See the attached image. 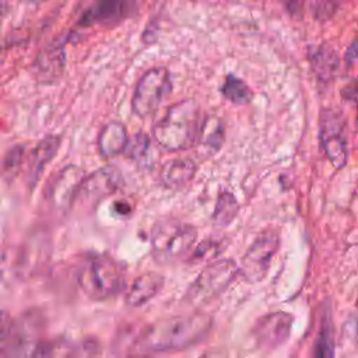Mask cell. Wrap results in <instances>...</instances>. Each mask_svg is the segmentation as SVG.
I'll return each instance as SVG.
<instances>
[{
    "instance_id": "cell-18",
    "label": "cell",
    "mask_w": 358,
    "mask_h": 358,
    "mask_svg": "<svg viewBox=\"0 0 358 358\" xmlns=\"http://www.w3.org/2000/svg\"><path fill=\"white\" fill-rule=\"evenodd\" d=\"M164 287V277L157 271H145L137 275L124 292V302L138 308L151 301Z\"/></svg>"
},
{
    "instance_id": "cell-19",
    "label": "cell",
    "mask_w": 358,
    "mask_h": 358,
    "mask_svg": "<svg viewBox=\"0 0 358 358\" xmlns=\"http://www.w3.org/2000/svg\"><path fill=\"white\" fill-rule=\"evenodd\" d=\"M225 141V126L221 117L208 116L201 120L199 134L196 138V148L199 154L204 158H208L217 154Z\"/></svg>"
},
{
    "instance_id": "cell-15",
    "label": "cell",
    "mask_w": 358,
    "mask_h": 358,
    "mask_svg": "<svg viewBox=\"0 0 358 358\" xmlns=\"http://www.w3.org/2000/svg\"><path fill=\"white\" fill-rule=\"evenodd\" d=\"M309 66L322 84L331 83L340 70V57L336 49L327 43L309 45L306 50Z\"/></svg>"
},
{
    "instance_id": "cell-4",
    "label": "cell",
    "mask_w": 358,
    "mask_h": 358,
    "mask_svg": "<svg viewBox=\"0 0 358 358\" xmlns=\"http://www.w3.org/2000/svg\"><path fill=\"white\" fill-rule=\"evenodd\" d=\"M78 287L91 301H108L116 296L124 285L122 266L112 257H90L78 271Z\"/></svg>"
},
{
    "instance_id": "cell-6",
    "label": "cell",
    "mask_w": 358,
    "mask_h": 358,
    "mask_svg": "<svg viewBox=\"0 0 358 358\" xmlns=\"http://www.w3.org/2000/svg\"><path fill=\"white\" fill-rule=\"evenodd\" d=\"M172 91L168 69L151 67L138 78L131 96V110L138 117L152 115Z\"/></svg>"
},
{
    "instance_id": "cell-5",
    "label": "cell",
    "mask_w": 358,
    "mask_h": 358,
    "mask_svg": "<svg viewBox=\"0 0 358 358\" xmlns=\"http://www.w3.org/2000/svg\"><path fill=\"white\" fill-rule=\"evenodd\" d=\"M238 274L239 266L234 260H214L208 263L189 285L185 301L192 306L206 305L222 294Z\"/></svg>"
},
{
    "instance_id": "cell-29",
    "label": "cell",
    "mask_w": 358,
    "mask_h": 358,
    "mask_svg": "<svg viewBox=\"0 0 358 358\" xmlns=\"http://www.w3.org/2000/svg\"><path fill=\"white\" fill-rule=\"evenodd\" d=\"M200 358H229V357L224 350L214 348V350H208L204 354H201Z\"/></svg>"
},
{
    "instance_id": "cell-33",
    "label": "cell",
    "mask_w": 358,
    "mask_h": 358,
    "mask_svg": "<svg viewBox=\"0 0 358 358\" xmlns=\"http://www.w3.org/2000/svg\"><path fill=\"white\" fill-rule=\"evenodd\" d=\"M25 1H31V3H41V1H45V0H25Z\"/></svg>"
},
{
    "instance_id": "cell-11",
    "label": "cell",
    "mask_w": 358,
    "mask_h": 358,
    "mask_svg": "<svg viewBox=\"0 0 358 358\" xmlns=\"http://www.w3.org/2000/svg\"><path fill=\"white\" fill-rule=\"evenodd\" d=\"M294 317L288 312H271L262 316L255 327L253 337L262 348H277L284 344L291 333Z\"/></svg>"
},
{
    "instance_id": "cell-32",
    "label": "cell",
    "mask_w": 358,
    "mask_h": 358,
    "mask_svg": "<svg viewBox=\"0 0 358 358\" xmlns=\"http://www.w3.org/2000/svg\"><path fill=\"white\" fill-rule=\"evenodd\" d=\"M351 94L358 95V78H357V81H355V85H354V90H352V92H351Z\"/></svg>"
},
{
    "instance_id": "cell-17",
    "label": "cell",
    "mask_w": 358,
    "mask_h": 358,
    "mask_svg": "<svg viewBox=\"0 0 358 358\" xmlns=\"http://www.w3.org/2000/svg\"><path fill=\"white\" fill-rule=\"evenodd\" d=\"M66 66L64 48L60 43H52L43 48L34 60V76L42 83L57 80Z\"/></svg>"
},
{
    "instance_id": "cell-7",
    "label": "cell",
    "mask_w": 358,
    "mask_h": 358,
    "mask_svg": "<svg viewBox=\"0 0 358 358\" xmlns=\"http://www.w3.org/2000/svg\"><path fill=\"white\" fill-rule=\"evenodd\" d=\"M280 246V235L274 228L263 229L248 248L239 266V274L248 282L263 280Z\"/></svg>"
},
{
    "instance_id": "cell-10",
    "label": "cell",
    "mask_w": 358,
    "mask_h": 358,
    "mask_svg": "<svg viewBox=\"0 0 358 358\" xmlns=\"http://www.w3.org/2000/svg\"><path fill=\"white\" fill-rule=\"evenodd\" d=\"M123 183L120 171L112 165L95 169L85 175L77 194V201L85 206H94L108 196L113 194Z\"/></svg>"
},
{
    "instance_id": "cell-3",
    "label": "cell",
    "mask_w": 358,
    "mask_h": 358,
    "mask_svg": "<svg viewBox=\"0 0 358 358\" xmlns=\"http://www.w3.org/2000/svg\"><path fill=\"white\" fill-rule=\"evenodd\" d=\"M197 229L178 218H162L157 221L150 234L151 253L161 264L183 259L194 248Z\"/></svg>"
},
{
    "instance_id": "cell-25",
    "label": "cell",
    "mask_w": 358,
    "mask_h": 358,
    "mask_svg": "<svg viewBox=\"0 0 358 358\" xmlns=\"http://www.w3.org/2000/svg\"><path fill=\"white\" fill-rule=\"evenodd\" d=\"M239 211V203L231 192H221L213 211V222L217 227L229 225Z\"/></svg>"
},
{
    "instance_id": "cell-27",
    "label": "cell",
    "mask_w": 358,
    "mask_h": 358,
    "mask_svg": "<svg viewBox=\"0 0 358 358\" xmlns=\"http://www.w3.org/2000/svg\"><path fill=\"white\" fill-rule=\"evenodd\" d=\"M150 147H151L150 136L143 133V131H137L134 136L129 137L124 154L130 159H133L136 162H141L148 155Z\"/></svg>"
},
{
    "instance_id": "cell-21",
    "label": "cell",
    "mask_w": 358,
    "mask_h": 358,
    "mask_svg": "<svg viewBox=\"0 0 358 358\" xmlns=\"http://www.w3.org/2000/svg\"><path fill=\"white\" fill-rule=\"evenodd\" d=\"M197 165L190 158H175L166 161L159 169V179L165 187L180 189L192 182Z\"/></svg>"
},
{
    "instance_id": "cell-26",
    "label": "cell",
    "mask_w": 358,
    "mask_h": 358,
    "mask_svg": "<svg viewBox=\"0 0 358 358\" xmlns=\"http://www.w3.org/2000/svg\"><path fill=\"white\" fill-rule=\"evenodd\" d=\"M15 327L17 320H14L7 310L0 309V358H8L15 334Z\"/></svg>"
},
{
    "instance_id": "cell-30",
    "label": "cell",
    "mask_w": 358,
    "mask_h": 358,
    "mask_svg": "<svg viewBox=\"0 0 358 358\" xmlns=\"http://www.w3.org/2000/svg\"><path fill=\"white\" fill-rule=\"evenodd\" d=\"M126 358H154L150 352H136V354H130Z\"/></svg>"
},
{
    "instance_id": "cell-8",
    "label": "cell",
    "mask_w": 358,
    "mask_h": 358,
    "mask_svg": "<svg viewBox=\"0 0 358 358\" xmlns=\"http://www.w3.org/2000/svg\"><path fill=\"white\" fill-rule=\"evenodd\" d=\"M319 143L324 155L336 169L345 166L348 151L344 136V124L340 115L331 109L322 110L320 113Z\"/></svg>"
},
{
    "instance_id": "cell-16",
    "label": "cell",
    "mask_w": 358,
    "mask_h": 358,
    "mask_svg": "<svg viewBox=\"0 0 358 358\" xmlns=\"http://www.w3.org/2000/svg\"><path fill=\"white\" fill-rule=\"evenodd\" d=\"M43 341L45 340L41 337L39 324H36L34 319L17 322L8 358H38Z\"/></svg>"
},
{
    "instance_id": "cell-24",
    "label": "cell",
    "mask_w": 358,
    "mask_h": 358,
    "mask_svg": "<svg viewBox=\"0 0 358 358\" xmlns=\"http://www.w3.org/2000/svg\"><path fill=\"white\" fill-rule=\"evenodd\" d=\"M25 147L15 144L7 150L4 157L0 161V178L4 182H13L21 172V168L25 162Z\"/></svg>"
},
{
    "instance_id": "cell-9",
    "label": "cell",
    "mask_w": 358,
    "mask_h": 358,
    "mask_svg": "<svg viewBox=\"0 0 358 358\" xmlns=\"http://www.w3.org/2000/svg\"><path fill=\"white\" fill-rule=\"evenodd\" d=\"M84 171L77 165L62 168L52 179L48 187V201L57 213H67L76 204L80 185L84 179Z\"/></svg>"
},
{
    "instance_id": "cell-22",
    "label": "cell",
    "mask_w": 358,
    "mask_h": 358,
    "mask_svg": "<svg viewBox=\"0 0 358 358\" xmlns=\"http://www.w3.org/2000/svg\"><path fill=\"white\" fill-rule=\"evenodd\" d=\"M334 357V327L329 309L320 315V324L313 341L312 358H333Z\"/></svg>"
},
{
    "instance_id": "cell-20",
    "label": "cell",
    "mask_w": 358,
    "mask_h": 358,
    "mask_svg": "<svg viewBox=\"0 0 358 358\" xmlns=\"http://www.w3.org/2000/svg\"><path fill=\"white\" fill-rule=\"evenodd\" d=\"M129 133L126 126L119 120H110L105 123L98 134V151L101 157L109 159L115 158L124 152L127 141H129Z\"/></svg>"
},
{
    "instance_id": "cell-23",
    "label": "cell",
    "mask_w": 358,
    "mask_h": 358,
    "mask_svg": "<svg viewBox=\"0 0 358 358\" xmlns=\"http://www.w3.org/2000/svg\"><path fill=\"white\" fill-rule=\"evenodd\" d=\"M221 94L227 101L238 106L248 105L253 98V92L250 87L242 78L234 74H228L225 77L221 87Z\"/></svg>"
},
{
    "instance_id": "cell-2",
    "label": "cell",
    "mask_w": 358,
    "mask_h": 358,
    "mask_svg": "<svg viewBox=\"0 0 358 358\" xmlns=\"http://www.w3.org/2000/svg\"><path fill=\"white\" fill-rule=\"evenodd\" d=\"M201 120L199 103L194 99H182L154 126L152 138L166 151H185L194 145Z\"/></svg>"
},
{
    "instance_id": "cell-13",
    "label": "cell",
    "mask_w": 358,
    "mask_h": 358,
    "mask_svg": "<svg viewBox=\"0 0 358 358\" xmlns=\"http://www.w3.org/2000/svg\"><path fill=\"white\" fill-rule=\"evenodd\" d=\"M133 6L134 0H94L81 15L80 25H112L124 18Z\"/></svg>"
},
{
    "instance_id": "cell-14",
    "label": "cell",
    "mask_w": 358,
    "mask_h": 358,
    "mask_svg": "<svg viewBox=\"0 0 358 358\" xmlns=\"http://www.w3.org/2000/svg\"><path fill=\"white\" fill-rule=\"evenodd\" d=\"M62 144V137L57 134L45 136L38 144L31 150L29 155L25 158L27 162V183L29 187H35L39 178L42 176L46 165L57 154Z\"/></svg>"
},
{
    "instance_id": "cell-31",
    "label": "cell",
    "mask_w": 358,
    "mask_h": 358,
    "mask_svg": "<svg viewBox=\"0 0 358 358\" xmlns=\"http://www.w3.org/2000/svg\"><path fill=\"white\" fill-rule=\"evenodd\" d=\"M4 10H6V4L3 1H0V17L4 14Z\"/></svg>"
},
{
    "instance_id": "cell-1",
    "label": "cell",
    "mask_w": 358,
    "mask_h": 358,
    "mask_svg": "<svg viewBox=\"0 0 358 358\" xmlns=\"http://www.w3.org/2000/svg\"><path fill=\"white\" fill-rule=\"evenodd\" d=\"M211 329V317L203 313L178 315L157 320L141 334L147 352H168L200 343Z\"/></svg>"
},
{
    "instance_id": "cell-12",
    "label": "cell",
    "mask_w": 358,
    "mask_h": 358,
    "mask_svg": "<svg viewBox=\"0 0 358 358\" xmlns=\"http://www.w3.org/2000/svg\"><path fill=\"white\" fill-rule=\"evenodd\" d=\"M98 343L94 338L74 341L66 337L45 340L38 358H95Z\"/></svg>"
},
{
    "instance_id": "cell-34",
    "label": "cell",
    "mask_w": 358,
    "mask_h": 358,
    "mask_svg": "<svg viewBox=\"0 0 358 358\" xmlns=\"http://www.w3.org/2000/svg\"><path fill=\"white\" fill-rule=\"evenodd\" d=\"M357 320H358V301H357Z\"/></svg>"
},
{
    "instance_id": "cell-28",
    "label": "cell",
    "mask_w": 358,
    "mask_h": 358,
    "mask_svg": "<svg viewBox=\"0 0 358 358\" xmlns=\"http://www.w3.org/2000/svg\"><path fill=\"white\" fill-rule=\"evenodd\" d=\"M221 250H222V243L220 239H214V238L204 239L192 249L190 262L203 263V262L213 260L221 253Z\"/></svg>"
}]
</instances>
